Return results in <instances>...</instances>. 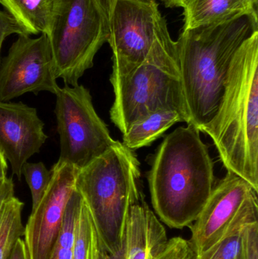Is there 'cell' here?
Returning <instances> with one entry per match:
<instances>
[{"instance_id":"cell-1","label":"cell","mask_w":258,"mask_h":259,"mask_svg":"<svg viewBox=\"0 0 258 259\" xmlns=\"http://www.w3.org/2000/svg\"><path fill=\"white\" fill-rule=\"evenodd\" d=\"M257 32V10L217 24L183 29L177 46L187 124L201 131L212 119L236 53Z\"/></svg>"},{"instance_id":"cell-2","label":"cell","mask_w":258,"mask_h":259,"mask_svg":"<svg viewBox=\"0 0 258 259\" xmlns=\"http://www.w3.org/2000/svg\"><path fill=\"white\" fill-rule=\"evenodd\" d=\"M200 133L190 124L174 130L151 163L148 179L153 208L171 228L191 226L215 187L214 162Z\"/></svg>"},{"instance_id":"cell-3","label":"cell","mask_w":258,"mask_h":259,"mask_svg":"<svg viewBox=\"0 0 258 259\" xmlns=\"http://www.w3.org/2000/svg\"><path fill=\"white\" fill-rule=\"evenodd\" d=\"M200 131L213 140L226 169L258 192V32L236 53L218 109Z\"/></svg>"},{"instance_id":"cell-4","label":"cell","mask_w":258,"mask_h":259,"mask_svg":"<svg viewBox=\"0 0 258 259\" xmlns=\"http://www.w3.org/2000/svg\"><path fill=\"white\" fill-rule=\"evenodd\" d=\"M139 165L133 150L118 141L77 171L75 189L87 205L101 245L109 255L119 250L130 208L142 195L139 188Z\"/></svg>"},{"instance_id":"cell-5","label":"cell","mask_w":258,"mask_h":259,"mask_svg":"<svg viewBox=\"0 0 258 259\" xmlns=\"http://www.w3.org/2000/svg\"><path fill=\"white\" fill-rule=\"evenodd\" d=\"M110 81L115 94L110 118L123 134L132 124L159 111H177L189 122L177 42L171 38L158 41L151 56L139 66L127 72H112Z\"/></svg>"},{"instance_id":"cell-6","label":"cell","mask_w":258,"mask_h":259,"mask_svg":"<svg viewBox=\"0 0 258 259\" xmlns=\"http://www.w3.org/2000/svg\"><path fill=\"white\" fill-rule=\"evenodd\" d=\"M109 21L95 0H58L49 33L56 79L79 85L109 37Z\"/></svg>"},{"instance_id":"cell-7","label":"cell","mask_w":258,"mask_h":259,"mask_svg":"<svg viewBox=\"0 0 258 259\" xmlns=\"http://www.w3.org/2000/svg\"><path fill=\"white\" fill-rule=\"evenodd\" d=\"M57 131L60 137L59 162L77 170L106 153L116 144L98 116L89 90L83 85H65L56 94Z\"/></svg>"},{"instance_id":"cell-8","label":"cell","mask_w":258,"mask_h":259,"mask_svg":"<svg viewBox=\"0 0 258 259\" xmlns=\"http://www.w3.org/2000/svg\"><path fill=\"white\" fill-rule=\"evenodd\" d=\"M258 192L246 181L227 170L215 186L198 217L189 228L197 255L215 246L236 228L258 219Z\"/></svg>"},{"instance_id":"cell-9","label":"cell","mask_w":258,"mask_h":259,"mask_svg":"<svg viewBox=\"0 0 258 259\" xmlns=\"http://www.w3.org/2000/svg\"><path fill=\"white\" fill-rule=\"evenodd\" d=\"M166 27L156 1L116 0L109 18L112 72H127L144 63Z\"/></svg>"},{"instance_id":"cell-10","label":"cell","mask_w":258,"mask_h":259,"mask_svg":"<svg viewBox=\"0 0 258 259\" xmlns=\"http://www.w3.org/2000/svg\"><path fill=\"white\" fill-rule=\"evenodd\" d=\"M49 40L18 35L0 64V101L8 102L27 93L37 95L47 91L59 93Z\"/></svg>"},{"instance_id":"cell-11","label":"cell","mask_w":258,"mask_h":259,"mask_svg":"<svg viewBox=\"0 0 258 259\" xmlns=\"http://www.w3.org/2000/svg\"><path fill=\"white\" fill-rule=\"evenodd\" d=\"M51 170L48 187L24 227L23 237L29 259L50 258L62 230L67 204L75 189L77 168L57 161Z\"/></svg>"},{"instance_id":"cell-12","label":"cell","mask_w":258,"mask_h":259,"mask_svg":"<svg viewBox=\"0 0 258 259\" xmlns=\"http://www.w3.org/2000/svg\"><path fill=\"white\" fill-rule=\"evenodd\" d=\"M47 138L35 108L21 102L0 101V154L9 161L18 180L24 164L39 152Z\"/></svg>"},{"instance_id":"cell-13","label":"cell","mask_w":258,"mask_h":259,"mask_svg":"<svg viewBox=\"0 0 258 259\" xmlns=\"http://www.w3.org/2000/svg\"><path fill=\"white\" fill-rule=\"evenodd\" d=\"M168 242L165 227L142 195L130 208L119 250L106 252L105 259H156Z\"/></svg>"},{"instance_id":"cell-14","label":"cell","mask_w":258,"mask_h":259,"mask_svg":"<svg viewBox=\"0 0 258 259\" xmlns=\"http://www.w3.org/2000/svg\"><path fill=\"white\" fill-rule=\"evenodd\" d=\"M257 0H186L184 27L195 28L225 21L239 14L257 10Z\"/></svg>"},{"instance_id":"cell-15","label":"cell","mask_w":258,"mask_h":259,"mask_svg":"<svg viewBox=\"0 0 258 259\" xmlns=\"http://www.w3.org/2000/svg\"><path fill=\"white\" fill-rule=\"evenodd\" d=\"M179 122L187 123L186 117L177 111L154 112L132 124L123 134V144L130 150L149 146L168 129Z\"/></svg>"},{"instance_id":"cell-16","label":"cell","mask_w":258,"mask_h":259,"mask_svg":"<svg viewBox=\"0 0 258 259\" xmlns=\"http://www.w3.org/2000/svg\"><path fill=\"white\" fill-rule=\"evenodd\" d=\"M58 0H0V4L30 34L48 35Z\"/></svg>"},{"instance_id":"cell-17","label":"cell","mask_w":258,"mask_h":259,"mask_svg":"<svg viewBox=\"0 0 258 259\" xmlns=\"http://www.w3.org/2000/svg\"><path fill=\"white\" fill-rule=\"evenodd\" d=\"M24 202L15 196L8 199L0 218V259H8L18 239L24 236L22 223Z\"/></svg>"},{"instance_id":"cell-18","label":"cell","mask_w":258,"mask_h":259,"mask_svg":"<svg viewBox=\"0 0 258 259\" xmlns=\"http://www.w3.org/2000/svg\"><path fill=\"white\" fill-rule=\"evenodd\" d=\"M101 246L92 215L83 200L76 222L72 259H91Z\"/></svg>"},{"instance_id":"cell-19","label":"cell","mask_w":258,"mask_h":259,"mask_svg":"<svg viewBox=\"0 0 258 259\" xmlns=\"http://www.w3.org/2000/svg\"><path fill=\"white\" fill-rule=\"evenodd\" d=\"M83 200L81 194L74 189L67 204L62 230L49 259H72L76 222Z\"/></svg>"},{"instance_id":"cell-20","label":"cell","mask_w":258,"mask_h":259,"mask_svg":"<svg viewBox=\"0 0 258 259\" xmlns=\"http://www.w3.org/2000/svg\"><path fill=\"white\" fill-rule=\"evenodd\" d=\"M22 175L28 184L32 196V209L37 205L46 190L51 178V170H48L42 162H26L23 166Z\"/></svg>"},{"instance_id":"cell-21","label":"cell","mask_w":258,"mask_h":259,"mask_svg":"<svg viewBox=\"0 0 258 259\" xmlns=\"http://www.w3.org/2000/svg\"><path fill=\"white\" fill-rule=\"evenodd\" d=\"M244 227L233 230L215 246L197 255L195 259H241Z\"/></svg>"},{"instance_id":"cell-22","label":"cell","mask_w":258,"mask_h":259,"mask_svg":"<svg viewBox=\"0 0 258 259\" xmlns=\"http://www.w3.org/2000/svg\"><path fill=\"white\" fill-rule=\"evenodd\" d=\"M196 256L189 240L174 237L168 240V244L156 259H195Z\"/></svg>"},{"instance_id":"cell-23","label":"cell","mask_w":258,"mask_h":259,"mask_svg":"<svg viewBox=\"0 0 258 259\" xmlns=\"http://www.w3.org/2000/svg\"><path fill=\"white\" fill-rule=\"evenodd\" d=\"M241 259H258V222L244 227Z\"/></svg>"},{"instance_id":"cell-24","label":"cell","mask_w":258,"mask_h":259,"mask_svg":"<svg viewBox=\"0 0 258 259\" xmlns=\"http://www.w3.org/2000/svg\"><path fill=\"white\" fill-rule=\"evenodd\" d=\"M16 33L18 35H30L28 30L20 24L7 11L0 10V64L1 50L3 42L7 36Z\"/></svg>"},{"instance_id":"cell-25","label":"cell","mask_w":258,"mask_h":259,"mask_svg":"<svg viewBox=\"0 0 258 259\" xmlns=\"http://www.w3.org/2000/svg\"><path fill=\"white\" fill-rule=\"evenodd\" d=\"M15 186L12 178H6L2 187H0V218L3 206L8 199L15 196Z\"/></svg>"},{"instance_id":"cell-26","label":"cell","mask_w":258,"mask_h":259,"mask_svg":"<svg viewBox=\"0 0 258 259\" xmlns=\"http://www.w3.org/2000/svg\"><path fill=\"white\" fill-rule=\"evenodd\" d=\"M8 259H29L28 252L22 237L18 239Z\"/></svg>"},{"instance_id":"cell-27","label":"cell","mask_w":258,"mask_h":259,"mask_svg":"<svg viewBox=\"0 0 258 259\" xmlns=\"http://www.w3.org/2000/svg\"><path fill=\"white\" fill-rule=\"evenodd\" d=\"M96 3H98L99 7L102 10L103 13L106 15L108 21H109V16H110L111 12H112V8H113L114 4H115L116 0H95Z\"/></svg>"},{"instance_id":"cell-28","label":"cell","mask_w":258,"mask_h":259,"mask_svg":"<svg viewBox=\"0 0 258 259\" xmlns=\"http://www.w3.org/2000/svg\"><path fill=\"white\" fill-rule=\"evenodd\" d=\"M8 164L6 158L0 154V187L7 178Z\"/></svg>"},{"instance_id":"cell-29","label":"cell","mask_w":258,"mask_h":259,"mask_svg":"<svg viewBox=\"0 0 258 259\" xmlns=\"http://www.w3.org/2000/svg\"><path fill=\"white\" fill-rule=\"evenodd\" d=\"M167 5L169 6H177V7H183L186 0H166Z\"/></svg>"},{"instance_id":"cell-30","label":"cell","mask_w":258,"mask_h":259,"mask_svg":"<svg viewBox=\"0 0 258 259\" xmlns=\"http://www.w3.org/2000/svg\"><path fill=\"white\" fill-rule=\"evenodd\" d=\"M105 253H106V251L104 250V252L101 254V257H100L99 259H105Z\"/></svg>"},{"instance_id":"cell-31","label":"cell","mask_w":258,"mask_h":259,"mask_svg":"<svg viewBox=\"0 0 258 259\" xmlns=\"http://www.w3.org/2000/svg\"><path fill=\"white\" fill-rule=\"evenodd\" d=\"M140 1H156V0H140Z\"/></svg>"}]
</instances>
